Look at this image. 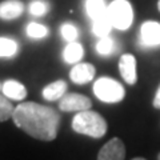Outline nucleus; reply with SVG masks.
<instances>
[{
  "label": "nucleus",
  "instance_id": "nucleus-2",
  "mask_svg": "<svg viewBox=\"0 0 160 160\" xmlns=\"http://www.w3.org/2000/svg\"><path fill=\"white\" fill-rule=\"evenodd\" d=\"M72 128L78 133L87 135L93 139H100L107 133V122L100 113L87 109L75 115L72 120Z\"/></svg>",
  "mask_w": 160,
  "mask_h": 160
},
{
  "label": "nucleus",
  "instance_id": "nucleus-10",
  "mask_svg": "<svg viewBox=\"0 0 160 160\" xmlns=\"http://www.w3.org/2000/svg\"><path fill=\"white\" fill-rule=\"evenodd\" d=\"M24 11V4L20 0H4L0 3V19L13 20L18 19Z\"/></svg>",
  "mask_w": 160,
  "mask_h": 160
},
{
  "label": "nucleus",
  "instance_id": "nucleus-11",
  "mask_svg": "<svg viewBox=\"0 0 160 160\" xmlns=\"http://www.w3.org/2000/svg\"><path fill=\"white\" fill-rule=\"evenodd\" d=\"M3 95L11 100H16V102H22L27 96V89L18 80H7L3 84Z\"/></svg>",
  "mask_w": 160,
  "mask_h": 160
},
{
  "label": "nucleus",
  "instance_id": "nucleus-1",
  "mask_svg": "<svg viewBox=\"0 0 160 160\" xmlns=\"http://www.w3.org/2000/svg\"><path fill=\"white\" fill-rule=\"evenodd\" d=\"M12 120L18 128L43 142L56 139L60 126V115L56 109L35 102H26L15 107Z\"/></svg>",
  "mask_w": 160,
  "mask_h": 160
},
{
  "label": "nucleus",
  "instance_id": "nucleus-13",
  "mask_svg": "<svg viewBox=\"0 0 160 160\" xmlns=\"http://www.w3.org/2000/svg\"><path fill=\"white\" fill-rule=\"evenodd\" d=\"M84 56V48L78 42L68 43L63 51V59L68 64H76L80 63V60Z\"/></svg>",
  "mask_w": 160,
  "mask_h": 160
},
{
  "label": "nucleus",
  "instance_id": "nucleus-8",
  "mask_svg": "<svg viewBox=\"0 0 160 160\" xmlns=\"http://www.w3.org/2000/svg\"><path fill=\"white\" fill-rule=\"evenodd\" d=\"M140 43L144 47L160 46V23L146 22L140 28Z\"/></svg>",
  "mask_w": 160,
  "mask_h": 160
},
{
  "label": "nucleus",
  "instance_id": "nucleus-5",
  "mask_svg": "<svg viewBox=\"0 0 160 160\" xmlns=\"http://www.w3.org/2000/svg\"><path fill=\"white\" fill-rule=\"evenodd\" d=\"M91 107V100L80 93H67L59 102V108L64 112H82L87 111Z\"/></svg>",
  "mask_w": 160,
  "mask_h": 160
},
{
  "label": "nucleus",
  "instance_id": "nucleus-6",
  "mask_svg": "<svg viewBox=\"0 0 160 160\" xmlns=\"http://www.w3.org/2000/svg\"><path fill=\"white\" fill-rule=\"evenodd\" d=\"M126 147L119 138H113L107 142L99 151L98 160H124Z\"/></svg>",
  "mask_w": 160,
  "mask_h": 160
},
{
  "label": "nucleus",
  "instance_id": "nucleus-19",
  "mask_svg": "<svg viewBox=\"0 0 160 160\" xmlns=\"http://www.w3.org/2000/svg\"><path fill=\"white\" fill-rule=\"evenodd\" d=\"M27 35L32 39H43L48 35V28L40 23H29L27 26Z\"/></svg>",
  "mask_w": 160,
  "mask_h": 160
},
{
  "label": "nucleus",
  "instance_id": "nucleus-22",
  "mask_svg": "<svg viewBox=\"0 0 160 160\" xmlns=\"http://www.w3.org/2000/svg\"><path fill=\"white\" fill-rule=\"evenodd\" d=\"M153 107L160 108V86H159L158 91H156V95H155V98H153Z\"/></svg>",
  "mask_w": 160,
  "mask_h": 160
},
{
  "label": "nucleus",
  "instance_id": "nucleus-4",
  "mask_svg": "<svg viewBox=\"0 0 160 160\" xmlns=\"http://www.w3.org/2000/svg\"><path fill=\"white\" fill-rule=\"evenodd\" d=\"M93 93L104 103H119L126 96V89L118 80L104 76L95 82Z\"/></svg>",
  "mask_w": 160,
  "mask_h": 160
},
{
  "label": "nucleus",
  "instance_id": "nucleus-12",
  "mask_svg": "<svg viewBox=\"0 0 160 160\" xmlns=\"http://www.w3.org/2000/svg\"><path fill=\"white\" fill-rule=\"evenodd\" d=\"M67 91V83L64 80H56L51 84L44 87L43 89V98L48 100V102H55V100H60Z\"/></svg>",
  "mask_w": 160,
  "mask_h": 160
},
{
  "label": "nucleus",
  "instance_id": "nucleus-16",
  "mask_svg": "<svg viewBox=\"0 0 160 160\" xmlns=\"http://www.w3.org/2000/svg\"><path fill=\"white\" fill-rule=\"evenodd\" d=\"M19 49L18 43L9 38H0V58H12Z\"/></svg>",
  "mask_w": 160,
  "mask_h": 160
},
{
  "label": "nucleus",
  "instance_id": "nucleus-18",
  "mask_svg": "<svg viewBox=\"0 0 160 160\" xmlns=\"http://www.w3.org/2000/svg\"><path fill=\"white\" fill-rule=\"evenodd\" d=\"M15 111V107L11 102L4 95H0V123L6 122L8 119H12V115Z\"/></svg>",
  "mask_w": 160,
  "mask_h": 160
},
{
  "label": "nucleus",
  "instance_id": "nucleus-7",
  "mask_svg": "<svg viewBox=\"0 0 160 160\" xmlns=\"http://www.w3.org/2000/svg\"><path fill=\"white\" fill-rule=\"evenodd\" d=\"M119 71L124 82L129 86H133L138 82L136 72V58L131 53H124L119 60Z\"/></svg>",
  "mask_w": 160,
  "mask_h": 160
},
{
  "label": "nucleus",
  "instance_id": "nucleus-9",
  "mask_svg": "<svg viewBox=\"0 0 160 160\" xmlns=\"http://www.w3.org/2000/svg\"><path fill=\"white\" fill-rule=\"evenodd\" d=\"M95 67L89 63H76L69 71V78L75 84H87L95 78Z\"/></svg>",
  "mask_w": 160,
  "mask_h": 160
},
{
  "label": "nucleus",
  "instance_id": "nucleus-24",
  "mask_svg": "<svg viewBox=\"0 0 160 160\" xmlns=\"http://www.w3.org/2000/svg\"><path fill=\"white\" fill-rule=\"evenodd\" d=\"M158 8H159V11H160V0L158 2Z\"/></svg>",
  "mask_w": 160,
  "mask_h": 160
},
{
  "label": "nucleus",
  "instance_id": "nucleus-25",
  "mask_svg": "<svg viewBox=\"0 0 160 160\" xmlns=\"http://www.w3.org/2000/svg\"><path fill=\"white\" fill-rule=\"evenodd\" d=\"M158 160H160V153H159V156H158Z\"/></svg>",
  "mask_w": 160,
  "mask_h": 160
},
{
  "label": "nucleus",
  "instance_id": "nucleus-21",
  "mask_svg": "<svg viewBox=\"0 0 160 160\" xmlns=\"http://www.w3.org/2000/svg\"><path fill=\"white\" fill-rule=\"evenodd\" d=\"M60 33H62V38L64 40H67L68 43L76 42V39L79 36L78 28L71 23H64L62 26V28H60Z\"/></svg>",
  "mask_w": 160,
  "mask_h": 160
},
{
  "label": "nucleus",
  "instance_id": "nucleus-14",
  "mask_svg": "<svg viewBox=\"0 0 160 160\" xmlns=\"http://www.w3.org/2000/svg\"><path fill=\"white\" fill-rule=\"evenodd\" d=\"M112 23L109 18L107 16V13L102 15L100 18L95 19L93 23H92V32L93 35H96L98 38H106L109 36V32L112 29Z\"/></svg>",
  "mask_w": 160,
  "mask_h": 160
},
{
  "label": "nucleus",
  "instance_id": "nucleus-20",
  "mask_svg": "<svg viewBox=\"0 0 160 160\" xmlns=\"http://www.w3.org/2000/svg\"><path fill=\"white\" fill-rule=\"evenodd\" d=\"M49 4L46 0H32L28 6L29 13L33 15V16H44L48 12Z\"/></svg>",
  "mask_w": 160,
  "mask_h": 160
},
{
  "label": "nucleus",
  "instance_id": "nucleus-17",
  "mask_svg": "<svg viewBox=\"0 0 160 160\" xmlns=\"http://www.w3.org/2000/svg\"><path fill=\"white\" fill-rule=\"evenodd\" d=\"M115 49H116V43L109 36L100 38V40L96 44V52L100 56H109V55L115 52Z\"/></svg>",
  "mask_w": 160,
  "mask_h": 160
},
{
  "label": "nucleus",
  "instance_id": "nucleus-23",
  "mask_svg": "<svg viewBox=\"0 0 160 160\" xmlns=\"http://www.w3.org/2000/svg\"><path fill=\"white\" fill-rule=\"evenodd\" d=\"M132 160H147V159H144V158H135V159H132Z\"/></svg>",
  "mask_w": 160,
  "mask_h": 160
},
{
  "label": "nucleus",
  "instance_id": "nucleus-15",
  "mask_svg": "<svg viewBox=\"0 0 160 160\" xmlns=\"http://www.w3.org/2000/svg\"><path fill=\"white\" fill-rule=\"evenodd\" d=\"M106 0H86V11L92 20L100 18L107 11Z\"/></svg>",
  "mask_w": 160,
  "mask_h": 160
},
{
  "label": "nucleus",
  "instance_id": "nucleus-3",
  "mask_svg": "<svg viewBox=\"0 0 160 160\" xmlns=\"http://www.w3.org/2000/svg\"><path fill=\"white\" fill-rule=\"evenodd\" d=\"M107 16L112 23V27L119 31H126L133 22V9L128 0H113L107 7Z\"/></svg>",
  "mask_w": 160,
  "mask_h": 160
}]
</instances>
